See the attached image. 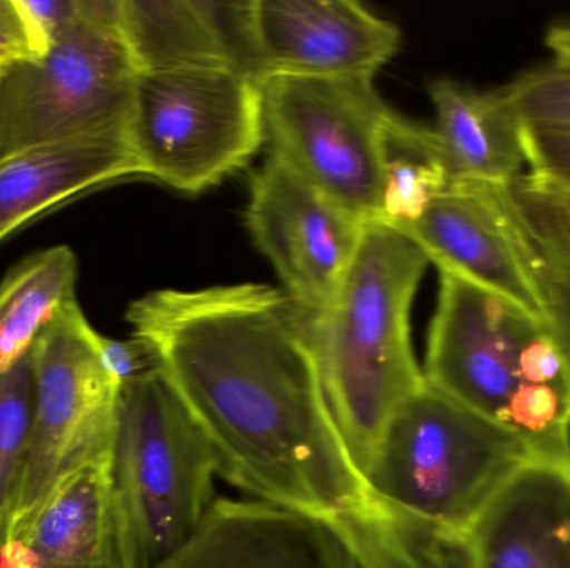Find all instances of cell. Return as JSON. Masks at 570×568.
I'll return each mask as SVG.
<instances>
[{"instance_id": "obj_6", "label": "cell", "mask_w": 570, "mask_h": 568, "mask_svg": "<svg viewBox=\"0 0 570 568\" xmlns=\"http://www.w3.org/2000/svg\"><path fill=\"white\" fill-rule=\"evenodd\" d=\"M127 139L144 177L204 192L266 143L261 82L229 66L140 72Z\"/></svg>"}, {"instance_id": "obj_13", "label": "cell", "mask_w": 570, "mask_h": 568, "mask_svg": "<svg viewBox=\"0 0 570 568\" xmlns=\"http://www.w3.org/2000/svg\"><path fill=\"white\" fill-rule=\"evenodd\" d=\"M439 272H449L542 323L538 290L484 183L452 182L415 222L399 227Z\"/></svg>"}, {"instance_id": "obj_5", "label": "cell", "mask_w": 570, "mask_h": 568, "mask_svg": "<svg viewBox=\"0 0 570 568\" xmlns=\"http://www.w3.org/2000/svg\"><path fill=\"white\" fill-rule=\"evenodd\" d=\"M528 444L428 382L389 420L365 470L379 502L407 522L464 536L529 460Z\"/></svg>"}, {"instance_id": "obj_24", "label": "cell", "mask_w": 570, "mask_h": 568, "mask_svg": "<svg viewBox=\"0 0 570 568\" xmlns=\"http://www.w3.org/2000/svg\"><path fill=\"white\" fill-rule=\"evenodd\" d=\"M33 59L42 57L82 17L86 0H13Z\"/></svg>"}, {"instance_id": "obj_23", "label": "cell", "mask_w": 570, "mask_h": 568, "mask_svg": "<svg viewBox=\"0 0 570 568\" xmlns=\"http://www.w3.org/2000/svg\"><path fill=\"white\" fill-rule=\"evenodd\" d=\"M498 92L522 129L570 133V66L529 70Z\"/></svg>"}, {"instance_id": "obj_26", "label": "cell", "mask_w": 570, "mask_h": 568, "mask_svg": "<svg viewBox=\"0 0 570 568\" xmlns=\"http://www.w3.org/2000/svg\"><path fill=\"white\" fill-rule=\"evenodd\" d=\"M33 59L26 29L13 0H0V69Z\"/></svg>"}, {"instance_id": "obj_20", "label": "cell", "mask_w": 570, "mask_h": 568, "mask_svg": "<svg viewBox=\"0 0 570 568\" xmlns=\"http://www.w3.org/2000/svg\"><path fill=\"white\" fill-rule=\"evenodd\" d=\"M79 260L69 246L30 253L0 282V372L32 349L39 333L66 303L77 299Z\"/></svg>"}, {"instance_id": "obj_16", "label": "cell", "mask_w": 570, "mask_h": 568, "mask_svg": "<svg viewBox=\"0 0 570 568\" xmlns=\"http://www.w3.org/2000/svg\"><path fill=\"white\" fill-rule=\"evenodd\" d=\"M144 177L124 133L73 137L0 159V242L50 210L120 180Z\"/></svg>"}, {"instance_id": "obj_3", "label": "cell", "mask_w": 570, "mask_h": 568, "mask_svg": "<svg viewBox=\"0 0 570 568\" xmlns=\"http://www.w3.org/2000/svg\"><path fill=\"white\" fill-rule=\"evenodd\" d=\"M439 273L425 382L521 437L539 459H570V392L549 372L544 326L461 277Z\"/></svg>"}, {"instance_id": "obj_21", "label": "cell", "mask_w": 570, "mask_h": 568, "mask_svg": "<svg viewBox=\"0 0 570 568\" xmlns=\"http://www.w3.org/2000/svg\"><path fill=\"white\" fill-rule=\"evenodd\" d=\"M452 182L434 129L395 113L385 140L384 196L379 220L395 227L415 222Z\"/></svg>"}, {"instance_id": "obj_19", "label": "cell", "mask_w": 570, "mask_h": 568, "mask_svg": "<svg viewBox=\"0 0 570 568\" xmlns=\"http://www.w3.org/2000/svg\"><path fill=\"white\" fill-rule=\"evenodd\" d=\"M538 290L542 326L561 357L570 390V236L551 209L519 179L489 186Z\"/></svg>"}, {"instance_id": "obj_22", "label": "cell", "mask_w": 570, "mask_h": 568, "mask_svg": "<svg viewBox=\"0 0 570 568\" xmlns=\"http://www.w3.org/2000/svg\"><path fill=\"white\" fill-rule=\"evenodd\" d=\"M33 400L36 383L29 352L12 369L0 372V547L6 544L26 466Z\"/></svg>"}, {"instance_id": "obj_10", "label": "cell", "mask_w": 570, "mask_h": 568, "mask_svg": "<svg viewBox=\"0 0 570 568\" xmlns=\"http://www.w3.org/2000/svg\"><path fill=\"white\" fill-rule=\"evenodd\" d=\"M154 568H424L401 530L217 499L193 539Z\"/></svg>"}, {"instance_id": "obj_27", "label": "cell", "mask_w": 570, "mask_h": 568, "mask_svg": "<svg viewBox=\"0 0 570 568\" xmlns=\"http://www.w3.org/2000/svg\"><path fill=\"white\" fill-rule=\"evenodd\" d=\"M519 182H521L529 192L538 196L539 199L554 212V216L558 217L559 222L562 223V227L568 230L570 236V192L535 182V180L529 179L525 173L519 179Z\"/></svg>"}, {"instance_id": "obj_25", "label": "cell", "mask_w": 570, "mask_h": 568, "mask_svg": "<svg viewBox=\"0 0 570 568\" xmlns=\"http://www.w3.org/2000/svg\"><path fill=\"white\" fill-rule=\"evenodd\" d=\"M94 342H96L97 352L107 372L122 386L127 380L147 372V370L156 369L153 356L146 349L144 343L137 339L116 340L102 333H94Z\"/></svg>"}, {"instance_id": "obj_8", "label": "cell", "mask_w": 570, "mask_h": 568, "mask_svg": "<svg viewBox=\"0 0 570 568\" xmlns=\"http://www.w3.org/2000/svg\"><path fill=\"white\" fill-rule=\"evenodd\" d=\"M261 93L271 157L362 222L381 219L395 112L374 79L273 76Z\"/></svg>"}, {"instance_id": "obj_15", "label": "cell", "mask_w": 570, "mask_h": 568, "mask_svg": "<svg viewBox=\"0 0 570 568\" xmlns=\"http://www.w3.org/2000/svg\"><path fill=\"white\" fill-rule=\"evenodd\" d=\"M120 30L139 73L229 66L261 82L249 2L120 0Z\"/></svg>"}, {"instance_id": "obj_4", "label": "cell", "mask_w": 570, "mask_h": 568, "mask_svg": "<svg viewBox=\"0 0 570 568\" xmlns=\"http://www.w3.org/2000/svg\"><path fill=\"white\" fill-rule=\"evenodd\" d=\"M216 459L159 369L120 387L110 480L122 568L176 556L216 502Z\"/></svg>"}, {"instance_id": "obj_12", "label": "cell", "mask_w": 570, "mask_h": 568, "mask_svg": "<svg viewBox=\"0 0 570 568\" xmlns=\"http://www.w3.org/2000/svg\"><path fill=\"white\" fill-rule=\"evenodd\" d=\"M249 17L261 80L374 79L401 43L394 23L352 0H254Z\"/></svg>"}, {"instance_id": "obj_17", "label": "cell", "mask_w": 570, "mask_h": 568, "mask_svg": "<svg viewBox=\"0 0 570 568\" xmlns=\"http://www.w3.org/2000/svg\"><path fill=\"white\" fill-rule=\"evenodd\" d=\"M110 459L83 467L0 547V568H122Z\"/></svg>"}, {"instance_id": "obj_11", "label": "cell", "mask_w": 570, "mask_h": 568, "mask_svg": "<svg viewBox=\"0 0 570 568\" xmlns=\"http://www.w3.org/2000/svg\"><path fill=\"white\" fill-rule=\"evenodd\" d=\"M246 220L284 292L312 313L337 292L365 226L273 157L250 179Z\"/></svg>"}, {"instance_id": "obj_2", "label": "cell", "mask_w": 570, "mask_h": 568, "mask_svg": "<svg viewBox=\"0 0 570 568\" xmlns=\"http://www.w3.org/2000/svg\"><path fill=\"white\" fill-rule=\"evenodd\" d=\"M429 263L407 233L372 220L328 306L308 313L325 396L362 476L395 410L425 386L411 309Z\"/></svg>"}, {"instance_id": "obj_1", "label": "cell", "mask_w": 570, "mask_h": 568, "mask_svg": "<svg viewBox=\"0 0 570 568\" xmlns=\"http://www.w3.org/2000/svg\"><path fill=\"white\" fill-rule=\"evenodd\" d=\"M308 310L264 283L164 289L126 320L216 459L254 500L361 527L399 517L368 489L335 422Z\"/></svg>"}, {"instance_id": "obj_28", "label": "cell", "mask_w": 570, "mask_h": 568, "mask_svg": "<svg viewBox=\"0 0 570 568\" xmlns=\"http://www.w3.org/2000/svg\"><path fill=\"white\" fill-rule=\"evenodd\" d=\"M546 46L556 56V62L570 66V23L551 27L546 33Z\"/></svg>"}, {"instance_id": "obj_18", "label": "cell", "mask_w": 570, "mask_h": 568, "mask_svg": "<svg viewBox=\"0 0 570 568\" xmlns=\"http://www.w3.org/2000/svg\"><path fill=\"white\" fill-rule=\"evenodd\" d=\"M434 103V132L452 179L459 182L511 186L528 166L522 127L498 90L482 92L451 79L429 87Z\"/></svg>"}, {"instance_id": "obj_7", "label": "cell", "mask_w": 570, "mask_h": 568, "mask_svg": "<svg viewBox=\"0 0 570 568\" xmlns=\"http://www.w3.org/2000/svg\"><path fill=\"white\" fill-rule=\"evenodd\" d=\"M137 76L120 0H86L76 26L42 57L0 76V159L73 137L127 136Z\"/></svg>"}, {"instance_id": "obj_29", "label": "cell", "mask_w": 570, "mask_h": 568, "mask_svg": "<svg viewBox=\"0 0 570 568\" xmlns=\"http://www.w3.org/2000/svg\"><path fill=\"white\" fill-rule=\"evenodd\" d=\"M3 70H6V69H0V76H2Z\"/></svg>"}, {"instance_id": "obj_14", "label": "cell", "mask_w": 570, "mask_h": 568, "mask_svg": "<svg viewBox=\"0 0 570 568\" xmlns=\"http://www.w3.org/2000/svg\"><path fill=\"white\" fill-rule=\"evenodd\" d=\"M469 568H570V459H532L465 532Z\"/></svg>"}, {"instance_id": "obj_9", "label": "cell", "mask_w": 570, "mask_h": 568, "mask_svg": "<svg viewBox=\"0 0 570 568\" xmlns=\"http://www.w3.org/2000/svg\"><path fill=\"white\" fill-rule=\"evenodd\" d=\"M79 300L66 303L32 349V429L7 540L22 532L73 474L112 456L120 383L107 372Z\"/></svg>"}]
</instances>
